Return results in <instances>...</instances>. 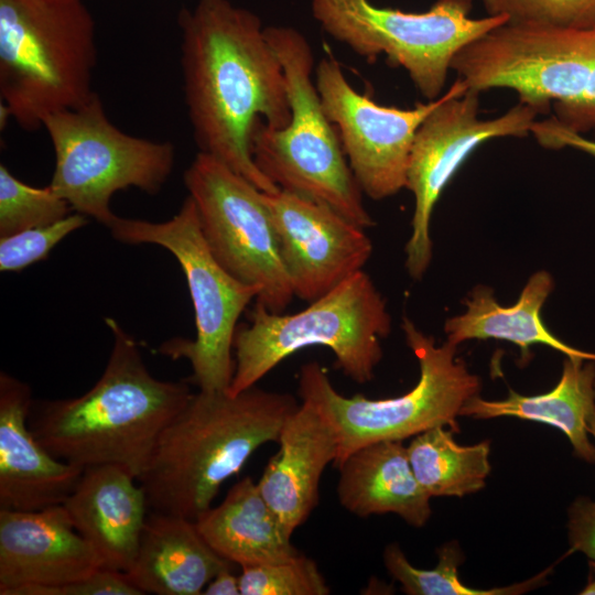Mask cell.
<instances>
[{
	"mask_svg": "<svg viewBox=\"0 0 595 595\" xmlns=\"http://www.w3.org/2000/svg\"><path fill=\"white\" fill-rule=\"evenodd\" d=\"M102 567L63 505L0 509V594L28 595L86 577Z\"/></svg>",
	"mask_w": 595,
	"mask_h": 595,
	"instance_id": "cell-16",
	"label": "cell"
},
{
	"mask_svg": "<svg viewBox=\"0 0 595 595\" xmlns=\"http://www.w3.org/2000/svg\"><path fill=\"white\" fill-rule=\"evenodd\" d=\"M240 595H327L316 563L301 553L277 563L241 566Z\"/></svg>",
	"mask_w": 595,
	"mask_h": 595,
	"instance_id": "cell-28",
	"label": "cell"
},
{
	"mask_svg": "<svg viewBox=\"0 0 595 595\" xmlns=\"http://www.w3.org/2000/svg\"><path fill=\"white\" fill-rule=\"evenodd\" d=\"M554 109L555 118L573 131L582 133L595 127V55L582 96L570 105L554 107Z\"/></svg>",
	"mask_w": 595,
	"mask_h": 595,
	"instance_id": "cell-34",
	"label": "cell"
},
{
	"mask_svg": "<svg viewBox=\"0 0 595 595\" xmlns=\"http://www.w3.org/2000/svg\"><path fill=\"white\" fill-rule=\"evenodd\" d=\"M473 0H435L423 12L380 8L369 0H311L314 19L336 41L367 60L383 54L404 68L428 100L442 96L457 52L507 22L504 15L469 17Z\"/></svg>",
	"mask_w": 595,
	"mask_h": 595,
	"instance_id": "cell-10",
	"label": "cell"
},
{
	"mask_svg": "<svg viewBox=\"0 0 595 595\" xmlns=\"http://www.w3.org/2000/svg\"><path fill=\"white\" fill-rule=\"evenodd\" d=\"M105 322L113 345L98 381L77 398L33 401L29 426L58 459L83 468L120 465L139 479L193 392L186 381L153 377L134 338L113 318Z\"/></svg>",
	"mask_w": 595,
	"mask_h": 595,
	"instance_id": "cell-2",
	"label": "cell"
},
{
	"mask_svg": "<svg viewBox=\"0 0 595 595\" xmlns=\"http://www.w3.org/2000/svg\"><path fill=\"white\" fill-rule=\"evenodd\" d=\"M248 320L234 336L230 394L256 386L286 357L315 345L334 353L346 377L368 382L382 358L381 340L391 329L386 300L364 270L298 313H272L256 302Z\"/></svg>",
	"mask_w": 595,
	"mask_h": 595,
	"instance_id": "cell-6",
	"label": "cell"
},
{
	"mask_svg": "<svg viewBox=\"0 0 595 595\" xmlns=\"http://www.w3.org/2000/svg\"><path fill=\"white\" fill-rule=\"evenodd\" d=\"M62 505L102 567L129 571L150 511L144 489L131 472L115 464L88 466Z\"/></svg>",
	"mask_w": 595,
	"mask_h": 595,
	"instance_id": "cell-18",
	"label": "cell"
},
{
	"mask_svg": "<svg viewBox=\"0 0 595 595\" xmlns=\"http://www.w3.org/2000/svg\"><path fill=\"white\" fill-rule=\"evenodd\" d=\"M569 543L566 554L584 553L595 566V500L578 497L569 508Z\"/></svg>",
	"mask_w": 595,
	"mask_h": 595,
	"instance_id": "cell-32",
	"label": "cell"
},
{
	"mask_svg": "<svg viewBox=\"0 0 595 595\" xmlns=\"http://www.w3.org/2000/svg\"><path fill=\"white\" fill-rule=\"evenodd\" d=\"M595 55V29L505 22L462 47L451 69L478 94L508 88L538 115L576 101Z\"/></svg>",
	"mask_w": 595,
	"mask_h": 595,
	"instance_id": "cell-11",
	"label": "cell"
},
{
	"mask_svg": "<svg viewBox=\"0 0 595 595\" xmlns=\"http://www.w3.org/2000/svg\"><path fill=\"white\" fill-rule=\"evenodd\" d=\"M554 288L548 271L534 272L523 286L518 301L500 305L491 288L478 285L465 300L466 311L448 318L444 325L446 340L458 346L470 339H501L520 348V359L528 361L530 347L547 345L565 355L595 361V353L574 348L555 337L541 320V309Z\"/></svg>",
	"mask_w": 595,
	"mask_h": 595,
	"instance_id": "cell-22",
	"label": "cell"
},
{
	"mask_svg": "<svg viewBox=\"0 0 595 595\" xmlns=\"http://www.w3.org/2000/svg\"><path fill=\"white\" fill-rule=\"evenodd\" d=\"M401 328L420 368L416 385L408 392L386 399L336 391L317 361L306 363L299 376V394L313 403L331 422L337 439V466L356 450L380 441H403L434 426L461 431L457 418L463 405L478 396L480 380L457 357V346H437L408 317Z\"/></svg>",
	"mask_w": 595,
	"mask_h": 595,
	"instance_id": "cell-7",
	"label": "cell"
},
{
	"mask_svg": "<svg viewBox=\"0 0 595 595\" xmlns=\"http://www.w3.org/2000/svg\"><path fill=\"white\" fill-rule=\"evenodd\" d=\"M178 24L185 102L199 152L262 192L279 191L251 153L259 120L282 129L291 118L284 71L266 26L229 0H197L180 12Z\"/></svg>",
	"mask_w": 595,
	"mask_h": 595,
	"instance_id": "cell-1",
	"label": "cell"
},
{
	"mask_svg": "<svg viewBox=\"0 0 595 595\" xmlns=\"http://www.w3.org/2000/svg\"><path fill=\"white\" fill-rule=\"evenodd\" d=\"M184 184L216 260L235 279L258 290L257 303L283 313L295 296L263 192L203 152L185 170Z\"/></svg>",
	"mask_w": 595,
	"mask_h": 595,
	"instance_id": "cell-12",
	"label": "cell"
},
{
	"mask_svg": "<svg viewBox=\"0 0 595 595\" xmlns=\"http://www.w3.org/2000/svg\"><path fill=\"white\" fill-rule=\"evenodd\" d=\"M205 595H240L239 577L231 573V567L217 573L203 591Z\"/></svg>",
	"mask_w": 595,
	"mask_h": 595,
	"instance_id": "cell-35",
	"label": "cell"
},
{
	"mask_svg": "<svg viewBox=\"0 0 595 595\" xmlns=\"http://www.w3.org/2000/svg\"><path fill=\"white\" fill-rule=\"evenodd\" d=\"M531 134L542 147L550 149L570 147L595 156V141L565 127L555 117L543 121L536 120Z\"/></svg>",
	"mask_w": 595,
	"mask_h": 595,
	"instance_id": "cell-33",
	"label": "cell"
},
{
	"mask_svg": "<svg viewBox=\"0 0 595 595\" xmlns=\"http://www.w3.org/2000/svg\"><path fill=\"white\" fill-rule=\"evenodd\" d=\"M126 245H155L178 262L194 309L196 336L163 342L159 353L173 360L186 359L193 370L190 381L202 391L228 390L234 372V336L238 320L258 296L213 256L198 221L193 199L187 196L170 219L156 223L117 216L108 227Z\"/></svg>",
	"mask_w": 595,
	"mask_h": 595,
	"instance_id": "cell-8",
	"label": "cell"
},
{
	"mask_svg": "<svg viewBox=\"0 0 595 595\" xmlns=\"http://www.w3.org/2000/svg\"><path fill=\"white\" fill-rule=\"evenodd\" d=\"M277 442L279 450L257 485L292 537L318 502L320 480L337 457L338 439L327 418L313 403L302 400L284 422Z\"/></svg>",
	"mask_w": 595,
	"mask_h": 595,
	"instance_id": "cell-19",
	"label": "cell"
},
{
	"mask_svg": "<svg viewBox=\"0 0 595 595\" xmlns=\"http://www.w3.org/2000/svg\"><path fill=\"white\" fill-rule=\"evenodd\" d=\"M28 595H142L125 572L101 567L68 584L32 589Z\"/></svg>",
	"mask_w": 595,
	"mask_h": 595,
	"instance_id": "cell-31",
	"label": "cell"
},
{
	"mask_svg": "<svg viewBox=\"0 0 595 595\" xmlns=\"http://www.w3.org/2000/svg\"><path fill=\"white\" fill-rule=\"evenodd\" d=\"M314 75L323 109L361 192L380 201L407 188L415 132L442 96L408 109L381 106L349 84L332 55L317 63Z\"/></svg>",
	"mask_w": 595,
	"mask_h": 595,
	"instance_id": "cell-14",
	"label": "cell"
},
{
	"mask_svg": "<svg viewBox=\"0 0 595 595\" xmlns=\"http://www.w3.org/2000/svg\"><path fill=\"white\" fill-rule=\"evenodd\" d=\"M487 15L507 22L574 30L595 29V0H480Z\"/></svg>",
	"mask_w": 595,
	"mask_h": 595,
	"instance_id": "cell-29",
	"label": "cell"
},
{
	"mask_svg": "<svg viewBox=\"0 0 595 595\" xmlns=\"http://www.w3.org/2000/svg\"><path fill=\"white\" fill-rule=\"evenodd\" d=\"M43 128L55 154L50 186L74 212L107 228L117 217L110 206L115 193L136 187L158 194L174 169L171 142L125 133L96 93L76 108L47 116Z\"/></svg>",
	"mask_w": 595,
	"mask_h": 595,
	"instance_id": "cell-9",
	"label": "cell"
},
{
	"mask_svg": "<svg viewBox=\"0 0 595 595\" xmlns=\"http://www.w3.org/2000/svg\"><path fill=\"white\" fill-rule=\"evenodd\" d=\"M72 212L69 204L50 185L30 186L0 164V238L50 225Z\"/></svg>",
	"mask_w": 595,
	"mask_h": 595,
	"instance_id": "cell-27",
	"label": "cell"
},
{
	"mask_svg": "<svg viewBox=\"0 0 595 595\" xmlns=\"http://www.w3.org/2000/svg\"><path fill=\"white\" fill-rule=\"evenodd\" d=\"M28 383L0 372V509L33 511L62 505L84 468L52 455L33 435Z\"/></svg>",
	"mask_w": 595,
	"mask_h": 595,
	"instance_id": "cell-17",
	"label": "cell"
},
{
	"mask_svg": "<svg viewBox=\"0 0 595 595\" xmlns=\"http://www.w3.org/2000/svg\"><path fill=\"white\" fill-rule=\"evenodd\" d=\"M335 467L338 500L349 512L359 517L396 513L415 528L429 521L431 496L418 482L402 441L365 445Z\"/></svg>",
	"mask_w": 595,
	"mask_h": 595,
	"instance_id": "cell-21",
	"label": "cell"
},
{
	"mask_svg": "<svg viewBox=\"0 0 595 595\" xmlns=\"http://www.w3.org/2000/svg\"><path fill=\"white\" fill-rule=\"evenodd\" d=\"M595 407V361L565 357L562 375L549 392L522 396L509 389L502 400L469 399L461 415L476 419L515 416L552 425L569 439L575 455L595 463V445L589 440L587 418Z\"/></svg>",
	"mask_w": 595,
	"mask_h": 595,
	"instance_id": "cell-24",
	"label": "cell"
},
{
	"mask_svg": "<svg viewBox=\"0 0 595 595\" xmlns=\"http://www.w3.org/2000/svg\"><path fill=\"white\" fill-rule=\"evenodd\" d=\"M300 404L289 393L250 387L193 393L162 432L138 482L150 511L196 520L225 480L263 444L277 442Z\"/></svg>",
	"mask_w": 595,
	"mask_h": 595,
	"instance_id": "cell-3",
	"label": "cell"
},
{
	"mask_svg": "<svg viewBox=\"0 0 595 595\" xmlns=\"http://www.w3.org/2000/svg\"><path fill=\"white\" fill-rule=\"evenodd\" d=\"M231 564L206 542L194 520L149 511L136 559L125 574L141 594L198 595Z\"/></svg>",
	"mask_w": 595,
	"mask_h": 595,
	"instance_id": "cell-20",
	"label": "cell"
},
{
	"mask_svg": "<svg viewBox=\"0 0 595 595\" xmlns=\"http://www.w3.org/2000/svg\"><path fill=\"white\" fill-rule=\"evenodd\" d=\"M463 561L464 554L456 542L437 549V563L431 570L413 566L397 543L388 544L383 551L385 567L409 595H518L542 585L552 570L551 566L528 581L510 586L479 589L459 580L458 567Z\"/></svg>",
	"mask_w": 595,
	"mask_h": 595,
	"instance_id": "cell-26",
	"label": "cell"
},
{
	"mask_svg": "<svg viewBox=\"0 0 595 595\" xmlns=\"http://www.w3.org/2000/svg\"><path fill=\"white\" fill-rule=\"evenodd\" d=\"M479 94L457 77L418 128L411 148L407 188L414 195L405 268L420 280L432 259L430 223L436 202L461 165L484 142L531 133L538 112L517 104L493 119H480Z\"/></svg>",
	"mask_w": 595,
	"mask_h": 595,
	"instance_id": "cell-13",
	"label": "cell"
},
{
	"mask_svg": "<svg viewBox=\"0 0 595 595\" xmlns=\"http://www.w3.org/2000/svg\"><path fill=\"white\" fill-rule=\"evenodd\" d=\"M96 61L95 22L82 0H0V95L22 129L86 102Z\"/></svg>",
	"mask_w": 595,
	"mask_h": 595,
	"instance_id": "cell-4",
	"label": "cell"
},
{
	"mask_svg": "<svg viewBox=\"0 0 595 595\" xmlns=\"http://www.w3.org/2000/svg\"><path fill=\"white\" fill-rule=\"evenodd\" d=\"M586 428H587L588 434L595 439V407L593 408L592 412L589 413L587 418Z\"/></svg>",
	"mask_w": 595,
	"mask_h": 595,
	"instance_id": "cell-36",
	"label": "cell"
},
{
	"mask_svg": "<svg viewBox=\"0 0 595 595\" xmlns=\"http://www.w3.org/2000/svg\"><path fill=\"white\" fill-rule=\"evenodd\" d=\"M294 296L311 303L363 270L372 253L366 229L329 206L279 190L263 192Z\"/></svg>",
	"mask_w": 595,
	"mask_h": 595,
	"instance_id": "cell-15",
	"label": "cell"
},
{
	"mask_svg": "<svg viewBox=\"0 0 595 595\" xmlns=\"http://www.w3.org/2000/svg\"><path fill=\"white\" fill-rule=\"evenodd\" d=\"M87 224L88 217L75 212L50 225L0 238V271L19 272L46 259L56 245Z\"/></svg>",
	"mask_w": 595,
	"mask_h": 595,
	"instance_id": "cell-30",
	"label": "cell"
},
{
	"mask_svg": "<svg viewBox=\"0 0 595 595\" xmlns=\"http://www.w3.org/2000/svg\"><path fill=\"white\" fill-rule=\"evenodd\" d=\"M195 522L219 555L240 566L282 562L300 553L249 476L236 483L218 506L207 509Z\"/></svg>",
	"mask_w": 595,
	"mask_h": 595,
	"instance_id": "cell-23",
	"label": "cell"
},
{
	"mask_svg": "<svg viewBox=\"0 0 595 595\" xmlns=\"http://www.w3.org/2000/svg\"><path fill=\"white\" fill-rule=\"evenodd\" d=\"M593 567L595 569V566H593ZM581 594H583V595H595V577L592 576L588 580L586 586L582 589Z\"/></svg>",
	"mask_w": 595,
	"mask_h": 595,
	"instance_id": "cell-37",
	"label": "cell"
},
{
	"mask_svg": "<svg viewBox=\"0 0 595 595\" xmlns=\"http://www.w3.org/2000/svg\"><path fill=\"white\" fill-rule=\"evenodd\" d=\"M264 32L284 71L291 118L282 129L263 120L256 123L251 137L256 165L280 190L325 204L357 226L371 228L375 220L365 207L364 193L323 109L307 39L290 26H266Z\"/></svg>",
	"mask_w": 595,
	"mask_h": 595,
	"instance_id": "cell-5",
	"label": "cell"
},
{
	"mask_svg": "<svg viewBox=\"0 0 595 595\" xmlns=\"http://www.w3.org/2000/svg\"><path fill=\"white\" fill-rule=\"evenodd\" d=\"M453 431L434 426L407 446L412 470L431 497H463L485 487L490 473V442L459 445Z\"/></svg>",
	"mask_w": 595,
	"mask_h": 595,
	"instance_id": "cell-25",
	"label": "cell"
}]
</instances>
